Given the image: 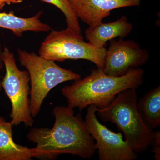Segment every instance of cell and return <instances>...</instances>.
Instances as JSON below:
<instances>
[{
    "label": "cell",
    "instance_id": "obj_15",
    "mask_svg": "<svg viewBox=\"0 0 160 160\" xmlns=\"http://www.w3.org/2000/svg\"><path fill=\"white\" fill-rule=\"evenodd\" d=\"M150 146H152L151 152L154 153L155 159L160 160V132L159 130L155 131L154 138Z\"/></svg>",
    "mask_w": 160,
    "mask_h": 160
},
{
    "label": "cell",
    "instance_id": "obj_14",
    "mask_svg": "<svg viewBox=\"0 0 160 160\" xmlns=\"http://www.w3.org/2000/svg\"><path fill=\"white\" fill-rule=\"evenodd\" d=\"M43 2L53 5L63 12L67 23V28L82 35L78 18L72 8L69 0H41Z\"/></svg>",
    "mask_w": 160,
    "mask_h": 160
},
{
    "label": "cell",
    "instance_id": "obj_16",
    "mask_svg": "<svg viewBox=\"0 0 160 160\" xmlns=\"http://www.w3.org/2000/svg\"><path fill=\"white\" fill-rule=\"evenodd\" d=\"M2 52L3 50H2V46L0 43V70L2 69L3 65H4L2 58ZM2 83H1V81H0V92H2Z\"/></svg>",
    "mask_w": 160,
    "mask_h": 160
},
{
    "label": "cell",
    "instance_id": "obj_12",
    "mask_svg": "<svg viewBox=\"0 0 160 160\" xmlns=\"http://www.w3.org/2000/svg\"><path fill=\"white\" fill-rule=\"evenodd\" d=\"M12 126L6 120L0 122V160H31L33 158V148L14 142Z\"/></svg>",
    "mask_w": 160,
    "mask_h": 160
},
{
    "label": "cell",
    "instance_id": "obj_2",
    "mask_svg": "<svg viewBox=\"0 0 160 160\" xmlns=\"http://www.w3.org/2000/svg\"><path fill=\"white\" fill-rule=\"evenodd\" d=\"M144 74V70L140 68L118 77L109 75L98 69H92L90 74L83 79L64 86L62 94L67 100V106L72 109L77 107L82 111L90 105L103 109L121 92L137 89L143 82Z\"/></svg>",
    "mask_w": 160,
    "mask_h": 160
},
{
    "label": "cell",
    "instance_id": "obj_18",
    "mask_svg": "<svg viewBox=\"0 0 160 160\" xmlns=\"http://www.w3.org/2000/svg\"><path fill=\"white\" fill-rule=\"evenodd\" d=\"M6 6L4 3H3L2 1H0V11H2L3 9L4 6Z\"/></svg>",
    "mask_w": 160,
    "mask_h": 160
},
{
    "label": "cell",
    "instance_id": "obj_10",
    "mask_svg": "<svg viewBox=\"0 0 160 160\" xmlns=\"http://www.w3.org/2000/svg\"><path fill=\"white\" fill-rule=\"evenodd\" d=\"M133 26L129 22L126 16L118 20L107 23L102 22L89 26L85 31V37L88 42L98 48H106L108 41L117 38H126L131 33Z\"/></svg>",
    "mask_w": 160,
    "mask_h": 160
},
{
    "label": "cell",
    "instance_id": "obj_7",
    "mask_svg": "<svg viewBox=\"0 0 160 160\" xmlns=\"http://www.w3.org/2000/svg\"><path fill=\"white\" fill-rule=\"evenodd\" d=\"M97 107L90 105L87 107L84 120L86 127L93 140L100 160H134L137 153L129 143L123 139L122 132L116 133L102 124L97 117Z\"/></svg>",
    "mask_w": 160,
    "mask_h": 160
},
{
    "label": "cell",
    "instance_id": "obj_13",
    "mask_svg": "<svg viewBox=\"0 0 160 160\" xmlns=\"http://www.w3.org/2000/svg\"><path fill=\"white\" fill-rule=\"evenodd\" d=\"M144 122L152 129L160 126V86L150 89L137 102Z\"/></svg>",
    "mask_w": 160,
    "mask_h": 160
},
{
    "label": "cell",
    "instance_id": "obj_8",
    "mask_svg": "<svg viewBox=\"0 0 160 160\" xmlns=\"http://www.w3.org/2000/svg\"><path fill=\"white\" fill-rule=\"evenodd\" d=\"M106 49L103 71L112 76L124 75L132 69L139 68L149 59V52L142 49L138 43L133 40H124L120 38L110 40Z\"/></svg>",
    "mask_w": 160,
    "mask_h": 160
},
{
    "label": "cell",
    "instance_id": "obj_5",
    "mask_svg": "<svg viewBox=\"0 0 160 160\" xmlns=\"http://www.w3.org/2000/svg\"><path fill=\"white\" fill-rule=\"evenodd\" d=\"M106 48H98L86 42L82 35L66 28L61 30L51 29L39 50L41 56L52 61L63 62L67 60L90 61L103 70Z\"/></svg>",
    "mask_w": 160,
    "mask_h": 160
},
{
    "label": "cell",
    "instance_id": "obj_3",
    "mask_svg": "<svg viewBox=\"0 0 160 160\" xmlns=\"http://www.w3.org/2000/svg\"><path fill=\"white\" fill-rule=\"evenodd\" d=\"M137 89L124 90L106 108H97L96 114L104 122L116 125L132 150L138 153L150 147L155 131L144 122L137 107Z\"/></svg>",
    "mask_w": 160,
    "mask_h": 160
},
{
    "label": "cell",
    "instance_id": "obj_9",
    "mask_svg": "<svg viewBox=\"0 0 160 160\" xmlns=\"http://www.w3.org/2000/svg\"><path fill=\"white\" fill-rule=\"evenodd\" d=\"M142 0H69L77 16L89 26H96L113 9L139 6Z\"/></svg>",
    "mask_w": 160,
    "mask_h": 160
},
{
    "label": "cell",
    "instance_id": "obj_1",
    "mask_svg": "<svg viewBox=\"0 0 160 160\" xmlns=\"http://www.w3.org/2000/svg\"><path fill=\"white\" fill-rule=\"evenodd\" d=\"M52 113L55 121L51 129L32 128L27 134L29 142L36 144L33 158L54 160L63 154L92 158L97 151L95 143L81 115H75L73 109L68 106H56Z\"/></svg>",
    "mask_w": 160,
    "mask_h": 160
},
{
    "label": "cell",
    "instance_id": "obj_6",
    "mask_svg": "<svg viewBox=\"0 0 160 160\" xmlns=\"http://www.w3.org/2000/svg\"><path fill=\"white\" fill-rule=\"evenodd\" d=\"M2 58L6 73L1 83L11 103L10 122L13 126L23 123L26 127H32L34 122L30 109L29 72L18 69L14 54L8 48L3 49Z\"/></svg>",
    "mask_w": 160,
    "mask_h": 160
},
{
    "label": "cell",
    "instance_id": "obj_17",
    "mask_svg": "<svg viewBox=\"0 0 160 160\" xmlns=\"http://www.w3.org/2000/svg\"><path fill=\"white\" fill-rule=\"evenodd\" d=\"M5 5H10L11 4H19L22 3L23 0H0Z\"/></svg>",
    "mask_w": 160,
    "mask_h": 160
},
{
    "label": "cell",
    "instance_id": "obj_11",
    "mask_svg": "<svg viewBox=\"0 0 160 160\" xmlns=\"http://www.w3.org/2000/svg\"><path fill=\"white\" fill-rule=\"evenodd\" d=\"M43 13L41 11L31 17L24 18L16 15L13 11L9 13L0 12V28L10 30L17 37H21L26 31H50V26L41 21Z\"/></svg>",
    "mask_w": 160,
    "mask_h": 160
},
{
    "label": "cell",
    "instance_id": "obj_4",
    "mask_svg": "<svg viewBox=\"0 0 160 160\" xmlns=\"http://www.w3.org/2000/svg\"><path fill=\"white\" fill-rule=\"evenodd\" d=\"M18 53L21 65L29 72L30 109L33 118L39 113L44 100L52 89L64 82L81 78L80 74L62 68L54 61L45 58L33 52L18 49Z\"/></svg>",
    "mask_w": 160,
    "mask_h": 160
},
{
    "label": "cell",
    "instance_id": "obj_19",
    "mask_svg": "<svg viewBox=\"0 0 160 160\" xmlns=\"http://www.w3.org/2000/svg\"><path fill=\"white\" fill-rule=\"evenodd\" d=\"M5 119L2 117L0 116V122L5 121Z\"/></svg>",
    "mask_w": 160,
    "mask_h": 160
}]
</instances>
